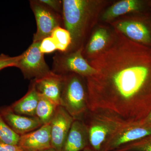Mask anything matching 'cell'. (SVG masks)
<instances>
[{
    "label": "cell",
    "mask_w": 151,
    "mask_h": 151,
    "mask_svg": "<svg viewBox=\"0 0 151 151\" xmlns=\"http://www.w3.org/2000/svg\"><path fill=\"white\" fill-rule=\"evenodd\" d=\"M18 145L24 151H43L51 149L50 123L20 136Z\"/></svg>",
    "instance_id": "10"
},
{
    "label": "cell",
    "mask_w": 151,
    "mask_h": 151,
    "mask_svg": "<svg viewBox=\"0 0 151 151\" xmlns=\"http://www.w3.org/2000/svg\"><path fill=\"white\" fill-rule=\"evenodd\" d=\"M113 36L108 30L104 27L97 29L83 49V56L91 60L101 54L110 45Z\"/></svg>",
    "instance_id": "15"
},
{
    "label": "cell",
    "mask_w": 151,
    "mask_h": 151,
    "mask_svg": "<svg viewBox=\"0 0 151 151\" xmlns=\"http://www.w3.org/2000/svg\"><path fill=\"white\" fill-rule=\"evenodd\" d=\"M83 151H95L94 150H92L91 148L89 147H86L85 149L83 150Z\"/></svg>",
    "instance_id": "27"
},
{
    "label": "cell",
    "mask_w": 151,
    "mask_h": 151,
    "mask_svg": "<svg viewBox=\"0 0 151 151\" xmlns=\"http://www.w3.org/2000/svg\"><path fill=\"white\" fill-rule=\"evenodd\" d=\"M112 151H151V135L124 145Z\"/></svg>",
    "instance_id": "21"
},
{
    "label": "cell",
    "mask_w": 151,
    "mask_h": 151,
    "mask_svg": "<svg viewBox=\"0 0 151 151\" xmlns=\"http://www.w3.org/2000/svg\"><path fill=\"white\" fill-rule=\"evenodd\" d=\"M43 151H56L55 150H54V149L51 148L50 149H49V150H45Z\"/></svg>",
    "instance_id": "28"
},
{
    "label": "cell",
    "mask_w": 151,
    "mask_h": 151,
    "mask_svg": "<svg viewBox=\"0 0 151 151\" xmlns=\"http://www.w3.org/2000/svg\"><path fill=\"white\" fill-rule=\"evenodd\" d=\"M74 73L63 75L61 105L74 119L82 120L89 111L86 83Z\"/></svg>",
    "instance_id": "4"
},
{
    "label": "cell",
    "mask_w": 151,
    "mask_h": 151,
    "mask_svg": "<svg viewBox=\"0 0 151 151\" xmlns=\"http://www.w3.org/2000/svg\"><path fill=\"white\" fill-rule=\"evenodd\" d=\"M0 115L14 132L20 136L37 129L42 125L35 117L19 115L9 106L0 108Z\"/></svg>",
    "instance_id": "12"
},
{
    "label": "cell",
    "mask_w": 151,
    "mask_h": 151,
    "mask_svg": "<svg viewBox=\"0 0 151 151\" xmlns=\"http://www.w3.org/2000/svg\"><path fill=\"white\" fill-rule=\"evenodd\" d=\"M39 99V94L36 89L34 81L32 80L27 93L9 107L13 112L17 114L35 117Z\"/></svg>",
    "instance_id": "16"
},
{
    "label": "cell",
    "mask_w": 151,
    "mask_h": 151,
    "mask_svg": "<svg viewBox=\"0 0 151 151\" xmlns=\"http://www.w3.org/2000/svg\"><path fill=\"white\" fill-rule=\"evenodd\" d=\"M30 6L35 16L36 32L34 34L33 42H40L45 38L51 36L56 28L63 24L62 16L57 13L39 0L29 2Z\"/></svg>",
    "instance_id": "7"
},
{
    "label": "cell",
    "mask_w": 151,
    "mask_h": 151,
    "mask_svg": "<svg viewBox=\"0 0 151 151\" xmlns=\"http://www.w3.org/2000/svg\"><path fill=\"white\" fill-rule=\"evenodd\" d=\"M74 119L63 106H58L50 122L52 148L61 151Z\"/></svg>",
    "instance_id": "8"
},
{
    "label": "cell",
    "mask_w": 151,
    "mask_h": 151,
    "mask_svg": "<svg viewBox=\"0 0 151 151\" xmlns=\"http://www.w3.org/2000/svg\"><path fill=\"white\" fill-rule=\"evenodd\" d=\"M40 42H32L26 50L20 55L15 67L22 71L24 78L37 79L51 72L40 50Z\"/></svg>",
    "instance_id": "6"
},
{
    "label": "cell",
    "mask_w": 151,
    "mask_h": 151,
    "mask_svg": "<svg viewBox=\"0 0 151 151\" xmlns=\"http://www.w3.org/2000/svg\"><path fill=\"white\" fill-rule=\"evenodd\" d=\"M115 29L132 41L151 46V32L147 25L135 20H122L113 24Z\"/></svg>",
    "instance_id": "11"
},
{
    "label": "cell",
    "mask_w": 151,
    "mask_h": 151,
    "mask_svg": "<svg viewBox=\"0 0 151 151\" xmlns=\"http://www.w3.org/2000/svg\"><path fill=\"white\" fill-rule=\"evenodd\" d=\"M83 49L82 47L75 51L56 53L53 58L51 71L61 75L74 73L84 78L94 75L97 70L84 58Z\"/></svg>",
    "instance_id": "5"
},
{
    "label": "cell",
    "mask_w": 151,
    "mask_h": 151,
    "mask_svg": "<svg viewBox=\"0 0 151 151\" xmlns=\"http://www.w3.org/2000/svg\"><path fill=\"white\" fill-rule=\"evenodd\" d=\"M62 2L63 25L72 39L67 52H69L84 47L85 37L93 27L104 2L94 0H63Z\"/></svg>",
    "instance_id": "2"
},
{
    "label": "cell",
    "mask_w": 151,
    "mask_h": 151,
    "mask_svg": "<svg viewBox=\"0 0 151 151\" xmlns=\"http://www.w3.org/2000/svg\"><path fill=\"white\" fill-rule=\"evenodd\" d=\"M151 135V126L129 124L122 128L113 138L108 147L112 151L129 143Z\"/></svg>",
    "instance_id": "13"
},
{
    "label": "cell",
    "mask_w": 151,
    "mask_h": 151,
    "mask_svg": "<svg viewBox=\"0 0 151 151\" xmlns=\"http://www.w3.org/2000/svg\"><path fill=\"white\" fill-rule=\"evenodd\" d=\"M20 136L9 127L0 115V143L18 145Z\"/></svg>",
    "instance_id": "20"
},
{
    "label": "cell",
    "mask_w": 151,
    "mask_h": 151,
    "mask_svg": "<svg viewBox=\"0 0 151 151\" xmlns=\"http://www.w3.org/2000/svg\"><path fill=\"white\" fill-rule=\"evenodd\" d=\"M40 50L43 54L50 53L57 50L56 45L51 36L44 39L40 42Z\"/></svg>",
    "instance_id": "22"
},
{
    "label": "cell",
    "mask_w": 151,
    "mask_h": 151,
    "mask_svg": "<svg viewBox=\"0 0 151 151\" xmlns=\"http://www.w3.org/2000/svg\"><path fill=\"white\" fill-rule=\"evenodd\" d=\"M115 31L109 47L89 63L97 72L86 78L89 110L138 124L151 111V46Z\"/></svg>",
    "instance_id": "1"
},
{
    "label": "cell",
    "mask_w": 151,
    "mask_h": 151,
    "mask_svg": "<svg viewBox=\"0 0 151 151\" xmlns=\"http://www.w3.org/2000/svg\"></svg>",
    "instance_id": "29"
},
{
    "label": "cell",
    "mask_w": 151,
    "mask_h": 151,
    "mask_svg": "<svg viewBox=\"0 0 151 151\" xmlns=\"http://www.w3.org/2000/svg\"><path fill=\"white\" fill-rule=\"evenodd\" d=\"M89 146L88 133L83 120L74 119L61 151H81Z\"/></svg>",
    "instance_id": "14"
},
{
    "label": "cell",
    "mask_w": 151,
    "mask_h": 151,
    "mask_svg": "<svg viewBox=\"0 0 151 151\" xmlns=\"http://www.w3.org/2000/svg\"><path fill=\"white\" fill-rule=\"evenodd\" d=\"M58 106L45 97L39 95L35 117L42 125L49 124Z\"/></svg>",
    "instance_id": "18"
},
{
    "label": "cell",
    "mask_w": 151,
    "mask_h": 151,
    "mask_svg": "<svg viewBox=\"0 0 151 151\" xmlns=\"http://www.w3.org/2000/svg\"><path fill=\"white\" fill-rule=\"evenodd\" d=\"M20 58V55L12 57L4 54H0V70L9 67H15Z\"/></svg>",
    "instance_id": "23"
},
{
    "label": "cell",
    "mask_w": 151,
    "mask_h": 151,
    "mask_svg": "<svg viewBox=\"0 0 151 151\" xmlns=\"http://www.w3.org/2000/svg\"><path fill=\"white\" fill-rule=\"evenodd\" d=\"M57 50L60 52H66L72 42V39L69 32L61 27H58L53 31L51 35Z\"/></svg>",
    "instance_id": "19"
},
{
    "label": "cell",
    "mask_w": 151,
    "mask_h": 151,
    "mask_svg": "<svg viewBox=\"0 0 151 151\" xmlns=\"http://www.w3.org/2000/svg\"><path fill=\"white\" fill-rule=\"evenodd\" d=\"M82 120L87 129L88 147L95 151H108L113 138L129 124L116 114L101 110L88 111Z\"/></svg>",
    "instance_id": "3"
},
{
    "label": "cell",
    "mask_w": 151,
    "mask_h": 151,
    "mask_svg": "<svg viewBox=\"0 0 151 151\" xmlns=\"http://www.w3.org/2000/svg\"><path fill=\"white\" fill-rule=\"evenodd\" d=\"M36 89L39 95L56 104L61 105V92L63 75L52 71L40 78L33 79Z\"/></svg>",
    "instance_id": "9"
},
{
    "label": "cell",
    "mask_w": 151,
    "mask_h": 151,
    "mask_svg": "<svg viewBox=\"0 0 151 151\" xmlns=\"http://www.w3.org/2000/svg\"><path fill=\"white\" fill-rule=\"evenodd\" d=\"M137 124L151 126V111L149 113L147 116L146 117L145 119H144L142 122H141L140 123Z\"/></svg>",
    "instance_id": "26"
},
{
    "label": "cell",
    "mask_w": 151,
    "mask_h": 151,
    "mask_svg": "<svg viewBox=\"0 0 151 151\" xmlns=\"http://www.w3.org/2000/svg\"><path fill=\"white\" fill-rule=\"evenodd\" d=\"M142 6V2L138 0L119 1L105 11L102 14V20L103 21H110L124 14L139 11Z\"/></svg>",
    "instance_id": "17"
},
{
    "label": "cell",
    "mask_w": 151,
    "mask_h": 151,
    "mask_svg": "<svg viewBox=\"0 0 151 151\" xmlns=\"http://www.w3.org/2000/svg\"><path fill=\"white\" fill-rule=\"evenodd\" d=\"M40 2L48 6L57 13L62 16V1L59 0H39Z\"/></svg>",
    "instance_id": "24"
},
{
    "label": "cell",
    "mask_w": 151,
    "mask_h": 151,
    "mask_svg": "<svg viewBox=\"0 0 151 151\" xmlns=\"http://www.w3.org/2000/svg\"><path fill=\"white\" fill-rule=\"evenodd\" d=\"M0 151H24L18 145H7L0 143Z\"/></svg>",
    "instance_id": "25"
}]
</instances>
